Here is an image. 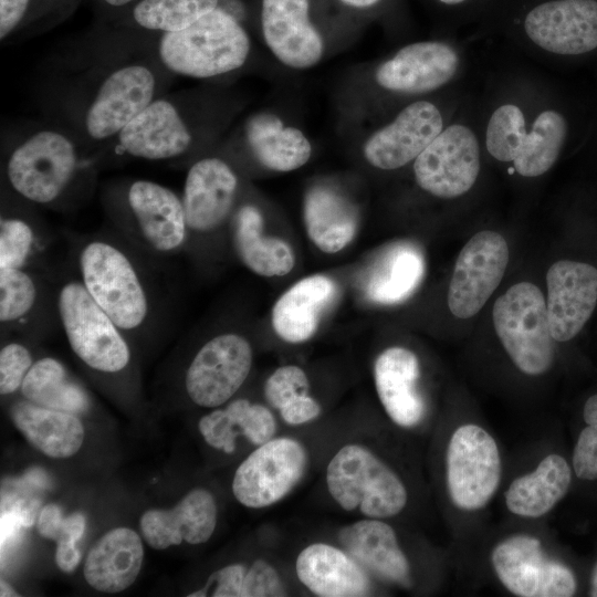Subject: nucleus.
<instances>
[{
	"label": "nucleus",
	"mask_w": 597,
	"mask_h": 597,
	"mask_svg": "<svg viewBox=\"0 0 597 597\" xmlns=\"http://www.w3.org/2000/svg\"><path fill=\"white\" fill-rule=\"evenodd\" d=\"M252 362L245 337L233 332L217 334L198 349L186 370L187 396L200 407L226 404L247 380Z\"/></svg>",
	"instance_id": "nucleus-12"
},
{
	"label": "nucleus",
	"mask_w": 597,
	"mask_h": 597,
	"mask_svg": "<svg viewBox=\"0 0 597 597\" xmlns=\"http://www.w3.org/2000/svg\"><path fill=\"white\" fill-rule=\"evenodd\" d=\"M245 573L244 565H228L213 573L205 588L212 586L214 597H241Z\"/></svg>",
	"instance_id": "nucleus-46"
},
{
	"label": "nucleus",
	"mask_w": 597,
	"mask_h": 597,
	"mask_svg": "<svg viewBox=\"0 0 597 597\" xmlns=\"http://www.w3.org/2000/svg\"><path fill=\"white\" fill-rule=\"evenodd\" d=\"M524 29L541 49L563 56H579L597 49V1L553 0L533 8Z\"/></svg>",
	"instance_id": "nucleus-17"
},
{
	"label": "nucleus",
	"mask_w": 597,
	"mask_h": 597,
	"mask_svg": "<svg viewBox=\"0 0 597 597\" xmlns=\"http://www.w3.org/2000/svg\"><path fill=\"white\" fill-rule=\"evenodd\" d=\"M81 559L80 551L76 547V543H60L55 551V563L57 567L65 572H73L78 565Z\"/></svg>",
	"instance_id": "nucleus-48"
},
{
	"label": "nucleus",
	"mask_w": 597,
	"mask_h": 597,
	"mask_svg": "<svg viewBox=\"0 0 597 597\" xmlns=\"http://www.w3.org/2000/svg\"><path fill=\"white\" fill-rule=\"evenodd\" d=\"M493 324L502 346L524 374L546 373L554 360L555 339L549 329L547 306L541 290L520 282L494 303Z\"/></svg>",
	"instance_id": "nucleus-9"
},
{
	"label": "nucleus",
	"mask_w": 597,
	"mask_h": 597,
	"mask_svg": "<svg viewBox=\"0 0 597 597\" xmlns=\"http://www.w3.org/2000/svg\"><path fill=\"white\" fill-rule=\"evenodd\" d=\"M85 517L73 514L63 517L61 509L55 504L45 505L39 515L38 531L49 540L60 543H77L85 532Z\"/></svg>",
	"instance_id": "nucleus-41"
},
{
	"label": "nucleus",
	"mask_w": 597,
	"mask_h": 597,
	"mask_svg": "<svg viewBox=\"0 0 597 597\" xmlns=\"http://www.w3.org/2000/svg\"><path fill=\"white\" fill-rule=\"evenodd\" d=\"M446 467L450 499L463 511L485 506L501 481L498 444L488 431L473 423L460 426L452 433Z\"/></svg>",
	"instance_id": "nucleus-10"
},
{
	"label": "nucleus",
	"mask_w": 597,
	"mask_h": 597,
	"mask_svg": "<svg viewBox=\"0 0 597 597\" xmlns=\"http://www.w3.org/2000/svg\"><path fill=\"white\" fill-rule=\"evenodd\" d=\"M338 541L366 572L404 588L411 586L407 556L395 530L381 519L367 517L342 527Z\"/></svg>",
	"instance_id": "nucleus-24"
},
{
	"label": "nucleus",
	"mask_w": 597,
	"mask_h": 597,
	"mask_svg": "<svg viewBox=\"0 0 597 597\" xmlns=\"http://www.w3.org/2000/svg\"><path fill=\"white\" fill-rule=\"evenodd\" d=\"M144 548L137 533L127 527L104 534L91 548L84 564V577L96 590L118 593L137 578Z\"/></svg>",
	"instance_id": "nucleus-28"
},
{
	"label": "nucleus",
	"mask_w": 597,
	"mask_h": 597,
	"mask_svg": "<svg viewBox=\"0 0 597 597\" xmlns=\"http://www.w3.org/2000/svg\"><path fill=\"white\" fill-rule=\"evenodd\" d=\"M250 39L235 17L218 7L188 28L159 34L157 59L169 73L209 78L241 67Z\"/></svg>",
	"instance_id": "nucleus-4"
},
{
	"label": "nucleus",
	"mask_w": 597,
	"mask_h": 597,
	"mask_svg": "<svg viewBox=\"0 0 597 597\" xmlns=\"http://www.w3.org/2000/svg\"><path fill=\"white\" fill-rule=\"evenodd\" d=\"M40 0H0V39L12 40L36 19H41Z\"/></svg>",
	"instance_id": "nucleus-42"
},
{
	"label": "nucleus",
	"mask_w": 597,
	"mask_h": 597,
	"mask_svg": "<svg viewBox=\"0 0 597 597\" xmlns=\"http://www.w3.org/2000/svg\"><path fill=\"white\" fill-rule=\"evenodd\" d=\"M341 1L352 7L366 8V7H370L377 3L379 0H341Z\"/></svg>",
	"instance_id": "nucleus-50"
},
{
	"label": "nucleus",
	"mask_w": 597,
	"mask_h": 597,
	"mask_svg": "<svg viewBox=\"0 0 597 597\" xmlns=\"http://www.w3.org/2000/svg\"><path fill=\"white\" fill-rule=\"evenodd\" d=\"M101 3L113 10H118L134 6L138 0H100Z\"/></svg>",
	"instance_id": "nucleus-49"
},
{
	"label": "nucleus",
	"mask_w": 597,
	"mask_h": 597,
	"mask_svg": "<svg viewBox=\"0 0 597 597\" xmlns=\"http://www.w3.org/2000/svg\"><path fill=\"white\" fill-rule=\"evenodd\" d=\"M573 467L577 478L597 480V421L580 431L573 451Z\"/></svg>",
	"instance_id": "nucleus-45"
},
{
	"label": "nucleus",
	"mask_w": 597,
	"mask_h": 597,
	"mask_svg": "<svg viewBox=\"0 0 597 597\" xmlns=\"http://www.w3.org/2000/svg\"><path fill=\"white\" fill-rule=\"evenodd\" d=\"M589 594L593 597H597V562L593 568L591 576H590Z\"/></svg>",
	"instance_id": "nucleus-51"
},
{
	"label": "nucleus",
	"mask_w": 597,
	"mask_h": 597,
	"mask_svg": "<svg viewBox=\"0 0 597 597\" xmlns=\"http://www.w3.org/2000/svg\"><path fill=\"white\" fill-rule=\"evenodd\" d=\"M567 130L566 118L557 111L547 109L535 118L527 133L522 109L514 104H503L489 119L485 145L496 160L513 161L519 175L538 177L558 159Z\"/></svg>",
	"instance_id": "nucleus-8"
},
{
	"label": "nucleus",
	"mask_w": 597,
	"mask_h": 597,
	"mask_svg": "<svg viewBox=\"0 0 597 597\" xmlns=\"http://www.w3.org/2000/svg\"><path fill=\"white\" fill-rule=\"evenodd\" d=\"M10 416L27 440L48 457L69 458L82 446L84 429L74 413L22 399L11 406Z\"/></svg>",
	"instance_id": "nucleus-32"
},
{
	"label": "nucleus",
	"mask_w": 597,
	"mask_h": 597,
	"mask_svg": "<svg viewBox=\"0 0 597 597\" xmlns=\"http://www.w3.org/2000/svg\"><path fill=\"white\" fill-rule=\"evenodd\" d=\"M234 425L253 444L261 446L271 440L276 431V421L269 408L239 398L227 406Z\"/></svg>",
	"instance_id": "nucleus-38"
},
{
	"label": "nucleus",
	"mask_w": 597,
	"mask_h": 597,
	"mask_svg": "<svg viewBox=\"0 0 597 597\" xmlns=\"http://www.w3.org/2000/svg\"><path fill=\"white\" fill-rule=\"evenodd\" d=\"M280 413L287 425L298 426L317 418L321 413V406L306 392L286 402L280 409Z\"/></svg>",
	"instance_id": "nucleus-47"
},
{
	"label": "nucleus",
	"mask_w": 597,
	"mask_h": 597,
	"mask_svg": "<svg viewBox=\"0 0 597 597\" xmlns=\"http://www.w3.org/2000/svg\"><path fill=\"white\" fill-rule=\"evenodd\" d=\"M104 205L114 230L156 264L187 244L181 197L166 186L136 179L109 189Z\"/></svg>",
	"instance_id": "nucleus-3"
},
{
	"label": "nucleus",
	"mask_w": 597,
	"mask_h": 597,
	"mask_svg": "<svg viewBox=\"0 0 597 597\" xmlns=\"http://www.w3.org/2000/svg\"><path fill=\"white\" fill-rule=\"evenodd\" d=\"M244 132L254 157L269 169L292 171L305 165L312 155L306 136L295 127L284 126L274 114L253 115Z\"/></svg>",
	"instance_id": "nucleus-35"
},
{
	"label": "nucleus",
	"mask_w": 597,
	"mask_h": 597,
	"mask_svg": "<svg viewBox=\"0 0 597 597\" xmlns=\"http://www.w3.org/2000/svg\"><path fill=\"white\" fill-rule=\"evenodd\" d=\"M459 62L455 50L443 42H417L380 64L375 77L389 91L425 93L447 84L457 73Z\"/></svg>",
	"instance_id": "nucleus-22"
},
{
	"label": "nucleus",
	"mask_w": 597,
	"mask_h": 597,
	"mask_svg": "<svg viewBox=\"0 0 597 597\" xmlns=\"http://www.w3.org/2000/svg\"><path fill=\"white\" fill-rule=\"evenodd\" d=\"M264 220L258 207L240 206L232 219V243L240 261L261 276H282L292 271L295 256L292 248L279 238L263 233Z\"/></svg>",
	"instance_id": "nucleus-30"
},
{
	"label": "nucleus",
	"mask_w": 597,
	"mask_h": 597,
	"mask_svg": "<svg viewBox=\"0 0 597 597\" xmlns=\"http://www.w3.org/2000/svg\"><path fill=\"white\" fill-rule=\"evenodd\" d=\"M1 596H17L15 591L3 580H1Z\"/></svg>",
	"instance_id": "nucleus-52"
},
{
	"label": "nucleus",
	"mask_w": 597,
	"mask_h": 597,
	"mask_svg": "<svg viewBox=\"0 0 597 597\" xmlns=\"http://www.w3.org/2000/svg\"><path fill=\"white\" fill-rule=\"evenodd\" d=\"M199 431L206 442L226 453L235 450L238 432L235 425L227 409H216L199 420Z\"/></svg>",
	"instance_id": "nucleus-44"
},
{
	"label": "nucleus",
	"mask_w": 597,
	"mask_h": 597,
	"mask_svg": "<svg viewBox=\"0 0 597 597\" xmlns=\"http://www.w3.org/2000/svg\"><path fill=\"white\" fill-rule=\"evenodd\" d=\"M55 301L57 322L86 367L105 375L128 368V337L88 294L76 273L55 275Z\"/></svg>",
	"instance_id": "nucleus-6"
},
{
	"label": "nucleus",
	"mask_w": 597,
	"mask_h": 597,
	"mask_svg": "<svg viewBox=\"0 0 597 597\" xmlns=\"http://www.w3.org/2000/svg\"><path fill=\"white\" fill-rule=\"evenodd\" d=\"M298 580L321 597H362L369 594L366 570L345 551L326 543H313L296 557Z\"/></svg>",
	"instance_id": "nucleus-26"
},
{
	"label": "nucleus",
	"mask_w": 597,
	"mask_h": 597,
	"mask_svg": "<svg viewBox=\"0 0 597 597\" xmlns=\"http://www.w3.org/2000/svg\"><path fill=\"white\" fill-rule=\"evenodd\" d=\"M509 245L498 232L475 233L460 251L448 290V306L459 318L474 316L501 283Z\"/></svg>",
	"instance_id": "nucleus-15"
},
{
	"label": "nucleus",
	"mask_w": 597,
	"mask_h": 597,
	"mask_svg": "<svg viewBox=\"0 0 597 597\" xmlns=\"http://www.w3.org/2000/svg\"><path fill=\"white\" fill-rule=\"evenodd\" d=\"M572 470L558 454L545 457L537 468L516 478L505 492L509 511L523 517L536 519L548 513L567 493Z\"/></svg>",
	"instance_id": "nucleus-34"
},
{
	"label": "nucleus",
	"mask_w": 597,
	"mask_h": 597,
	"mask_svg": "<svg viewBox=\"0 0 597 597\" xmlns=\"http://www.w3.org/2000/svg\"><path fill=\"white\" fill-rule=\"evenodd\" d=\"M217 525L213 495L205 489L190 491L171 510H149L140 517V530L146 542L164 549L182 542H207Z\"/></svg>",
	"instance_id": "nucleus-23"
},
{
	"label": "nucleus",
	"mask_w": 597,
	"mask_h": 597,
	"mask_svg": "<svg viewBox=\"0 0 597 597\" xmlns=\"http://www.w3.org/2000/svg\"><path fill=\"white\" fill-rule=\"evenodd\" d=\"M549 329L556 342L574 338L597 305V269L588 263L559 260L546 274Z\"/></svg>",
	"instance_id": "nucleus-18"
},
{
	"label": "nucleus",
	"mask_w": 597,
	"mask_h": 597,
	"mask_svg": "<svg viewBox=\"0 0 597 597\" xmlns=\"http://www.w3.org/2000/svg\"><path fill=\"white\" fill-rule=\"evenodd\" d=\"M442 128V116L436 105L427 101L411 103L367 139L364 156L376 168L398 169L416 159Z\"/></svg>",
	"instance_id": "nucleus-19"
},
{
	"label": "nucleus",
	"mask_w": 597,
	"mask_h": 597,
	"mask_svg": "<svg viewBox=\"0 0 597 597\" xmlns=\"http://www.w3.org/2000/svg\"><path fill=\"white\" fill-rule=\"evenodd\" d=\"M75 273L127 337L163 327L165 303L155 264L115 230L64 232Z\"/></svg>",
	"instance_id": "nucleus-1"
},
{
	"label": "nucleus",
	"mask_w": 597,
	"mask_h": 597,
	"mask_svg": "<svg viewBox=\"0 0 597 597\" xmlns=\"http://www.w3.org/2000/svg\"><path fill=\"white\" fill-rule=\"evenodd\" d=\"M425 275V259L420 249L407 241L387 247L375 260L364 281L368 301L395 305L408 300Z\"/></svg>",
	"instance_id": "nucleus-31"
},
{
	"label": "nucleus",
	"mask_w": 597,
	"mask_h": 597,
	"mask_svg": "<svg viewBox=\"0 0 597 597\" xmlns=\"http://www.w3.org/2000/svg\"><path fill=\"white\" fill-rule=\"evenodd\" d=\"M326 485L333 500L347 512L388 519L406 506L408 493L400 478L369 449L348 443L329 460Z\"/></svg>",
	"instance_id": "nucleus-7"
},
{
	"label": "nucleus",
	"mask_w": 597,
	"mask_h": 597,
	"mask_svg": "<svg viewBox=\"0 0 597 597\" xmlns=\"http://www.w3.org/2000/svg\"><path fill=\"white\" fill-rule=\"evenodd\" d=\"M4 177L10 190L34 206L66 208L93 184V165L66 132L39 128L9 151Z\"/></svg>",
	"instance_id": "nucleus-2"
},
{
	"label": "nucleus",
	"mask_w": 597,
	"mask_h": 597,
	"mask_svg": "<svg viewBox=\"0 0 597 597\" xmlns=\"http://www.w3.org/2000/svg\"><path fill=\"white\" fill-rule=\"evenodd\" d=\"M303 217L310 240L328 254L337 253L348 245L358 228L355 206L328 186L317 185L307 190Z\"/></svg>",
	"instance_id": "nucleus-29"
},
{
	"label": "nucleus",
	"mask_w": 597,
	"mask_h": 597,
	"mask_svg": "<svg viewBox=\"0 0 597 597\" xmlns=\"http://www.w3.org/2000/svg\"><path fill=\"white\" fill-rule=\"evenodd\" d=\"M219 0H138L132 6L133 24L159 34L184 30L219 6Z\"/></svg>",
	"instance_id": "nucleus-37"
},
{
	"label": "nucleus",
	"mask_w": 597,
	"mask_h": 597,
	"mask_svg": "<svg viewBox=\"0 0 597 597\" xmlns=\"http://www.w3.org/2000/svg\"><path fill=\"white\" fill-rule=\"evenodd\" d=\"M159 61L124 60L104 69L90 87L81 126L92 142H105L117 135L154 100L163 95L164 74Z\"/></svg>",
	"instance_id": "nucleus-5"
},
{
	"label": "nucleus",
	"mask_w": 597,
	"mask_h": 597,
	"mask_svg": "<svg viewBox=\"0 0 597 597\" xmlns=\"http://www.w3.org/2000/svg\"><path fill=\"white\" fill-rule=\"evenodd\" d=\"M479 171L480 147L476 136L461 124L442 129L413 163L419 187L443 199L468 192Z\"/></svg>",
	"instance_id": "nucleus-14"
},
{
	"label": "nucleus",
	"mask_w": 597,
	"mask_h": 597,
	"mask_svg": "<svg viewBox=\"0 0 597 597\" xmlns=\"http://www.w3.org/2000/svg\"><path fill=\"white\" fill-rule=\"evenodd\" d=\"M306 467L307 452L300 441L272 438L238 467L232 480L233 495L250 509L271 506L297 485Z\"/></svg>",
	"instance_id": "nucleus-11"
},
{
	"label": "nucleus",
	"mask_w": 597,
	"mask_h": 597,
	"mask_svg": "<svg viewBox=\"0 0 597 597\" xmlns=\"http://www.w3.org/2000/svg\"><path fill=\"white\" fill-rule=\"evenodd\" d=\"M308 378L305 371L295 365H285L275 369L264 384V396L268 402L281 409L286 402L306 394Z\"/></svg>",
	"instance_id": "nucleus-40"
},
{
	"label": "nucleus",
	"mask_w": 597,
	"mask_h": 597,
	"mask_svg": "<svg viewBox=\"0 0 597 597\" xmlns=\"http://www.w3.org/2000/svg\"><path fill=\"white\" fill-rule=\"evenodd\" d=\"M420 365L417 355L401 346L383 350L374 364L378 398L388 417L398 426L410 428L425 416V401L417 389Z\"/></svg>",
	"instance_id": "nucleus-25"
},
{
	"label": "nucleus",
	"mask_w": 597,
	"mask_h": 597,
	"mask_svg": "<svg viewBox=\"0 0 597 597\" xmlns=\"http://www.w3.org/2000/svg\"><path fill=\"white\" fill-rule=\"evenodd\" d=\"M48 228L25 207L2 201L0 269L51 270L44 262L51 243Z\"/></svg>",
	"instance_id": "nucleus-33"
},
{
	"label": "nucleus",
	"mask_w": 597,
	"mask_h": 597,
	"mask_svg": "<svg viewBox=\"0 0 597 597\" xmlns=\"http://www.w3.org/2000/svg\"><path fill=\"white\" fill-rule=\"evenodd\" d=\"M52 270L0 269L1 329L50 327L57 320Z\"/></svg>",
	"instance_id": "nucleus-21"
},
{
	"label": "nucleus",
	"mask_w": 597,
	"mask_h": 597,
	"mask_svg": "<svg viewBox=\"0 0 597 597\" xmlns=\"http://www.w3.org/2000/svg\"><path fill=\"white\" fill-rule=\"evenodd\" d=\"M439 1H441V2H443L446 4H457V3H461V2H463L465 0H439Z\"/></svg>",
	"instance_id": "nucleus-53"
},
{
	"label": "nucleus",
	"mask_w": 597,
	"mask_h": 597,
	"mask_svg": "<svg viewBox=\"0 0 597 597\" xmlns=\"http://www.w3.org/2000/svg\"><path fill=\"white\" fill-rule=\"evenodd\" d=\"M285 595L286 590L281 576L270 563L256 559L247 568L241 597H279Z\"/></svg>",
	"instance_id": "nucleus-43"
},
{
	"label": "nucleus",
	"mask_w": 597,
	"mask_h": 597,
	"mask_svg": "<svg viewBox=\"0 0 597 597\" xmlns=\"http://www.w3.org/2000/svg\"><path fill=\"white\" fill-rule=\"evenodd\" d=\"M308 10V0H262L265 43L279 61L293 69H308L323 55V40Z\"/></svg>",
	"instance_id": "nucleus-20"
},
{
	"label": "nucleus",
	"mask_w": 597,
	"mask_h": 597,
	"mask_svg": "<svg viewBox=\"0 0 597 597\" xmlns=\"http://www.w3.org/2000/svg\"><path fill=\"white\" fill-rule=\"evenodd\" d=\"M491 561L500 582L516 596L569 597L576 591L573 572L548 558L535 536L516 534L501 541Z\"/></svg>",
	"instance_id": "nucleus-13"
},
{
	"label": "nucleus",
	"mask_w": 597,
	"mask_h": 597,
	"mask_svg": "<svg viewBox=\"0 0 597 597\" xmlns=\"http://www.w3.org/2000/svg\"><path fill=\"white\" fill-rule=\"evenodd\" d=\"M34 362L30 348L22 342L11 341L1 347L0 392L2 396L13 394L21 388Z\"/></svg>",
	"instance_id": "nucleus-39"
},
{
	"label": "nucleus",
	"mask_w": 597,
	"mask_h": 597,
	"mask_svg": "<svg viewBox=\"0 0 597 597\" xmlns=\"http://www.w3.org/2000/svg\"><path fill=\"white\" fill-rule=\"evenodd\" d=\"M337 294L335 282L323 274L304 277L287 289L272 310L276 335L292 344L310 339L317 331L324 311Z\"/></svg>",
	"instance_id": "nucleus-27"
},
{
	"label": "nucleus",
	"mask_w": 597,
	"mask_h": 597,
	"mask_svg": "<svg viewBox=\"0 0 597 597\" xmlns=\"http://www.w3.org/2000/svg\"><path fill=\"white\" fill-rule=\"evenodd\" d=\"M239 179L231 166L219 157H205L187 171L181 201L187 241L218 231L231 216Z\"/></svg>",
	"instance_id": "nucleus-16"
},
{
	"label": "nucleus",
	"mask_w": 597,
	"mask_h": 597,
	"mask_svg": "<svg viewBox=\"0 0 597 597\" xmlns=\"http://www.w3.org/2000/svg\"><path fill=\"white\" fill-rule=\"evenodd\" d=\"M20 391L24 399L50 409L84 413L90 409L87 391L71 377L56 358L46 356L34 362Z\"/></svg>",
	"instance_id": "nucleus-36"
}]
</instances>
